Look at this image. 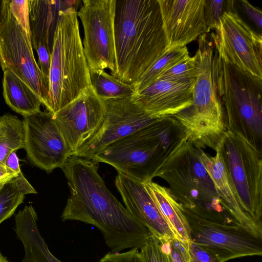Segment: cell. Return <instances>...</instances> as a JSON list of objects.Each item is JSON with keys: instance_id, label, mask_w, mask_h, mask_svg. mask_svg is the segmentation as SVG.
<instances>
[{"instance_id": "obj_33", "label": "cell", "mask_w": 262, "mask_h": 262, "mask_svg": "<svg viewBox=\"0 0 262 262\" xmlns=\"http://www.w3.org/2000/svg\"><path fill=\"white\" fill-rule=\"evenodd\" d=\"M98 262H145V261L139 249H130L122 253L108 252Z\"/></svg>"}, {"instance_id": "obj_36", "label": "cell", "mask_w": 262, "mask_h": 262, "mask_svg": "<svg viewBox=\"0 0 262 262\" xmlns=\"http://www.w3.org/2000/svg\"><path fill=\"white\" fill-rule=\"evenodd\" d=\"M243 11L260 30L262 28V12L246 0L239 1Z\"/></svg>"}, {"instance_id": "obj_25", "label": "cell", "mask_w": 262, "mask_h": 262, "mask_svg": "<svg viewBox=\"0 0 262 262\" xmlns=\"http://www.w3.org/2000/svg\"><path fill=\"white\" fill-rule=\"evenodd\" d=\"M91 86L102 101L132 96L134 86L121 81L104 70L89 68Z\"/></svg>"}, {"instance_id": "obj_41", "label": "cell", "mask_w": 262, "mask_h": 262, "mask_svg": "<svg viewBox=\"0 0 262 262\" xmlns=\"http://www.w3.org/2000/svg\"><path fill=\"white\" fill-rule=\"evenodd\" d=\"M52 262H62L55 256H53Z\"/></svg>"}, {"instance_id": "obj_22", "label": "cell", "mask_w": 262, "mask_h": 262, "mask_svg": "<svg viewBox=\"0 0 262 262\" xmlns=\"http://www.w3.org/2000/svg\"><path fill=\"white\" fill-rule=\"evenodd\" d=\"M144 183L174 238L188 245L190 241V228L181 205L168 188L152 180Z\"/></svg>"}, {"instance_id": "obj_9", "label": "cell", "mask_w": 262, "mask_h": 262, "mask_svg": "<svg viewBox=\"0 0 262 262\" xmlns=\"http://www.w3.org/2000/svg\"><path fill=\"white\" fill-rule=\"evenodd\" d=\"M182 209L189 226L190 241L206 248L223 262L244 256L262 255V235L238 223L209 220L182 206Z\"/></svg>"}, {"instance_id": "obj_8", "label": "cell", "mask_w": 262, "mask_h": 262, "mask_svg": "<svg viewBox=\"0 0 262 262\" xmlns=\"http://www.w3.org/2000/svg\"><path fill=\"white\" fill-rule=\"evenodd\" d=\"M217 150L242 209L262 227V153L242 136L228 130Z\"/></svg>"}, {"instance_id": "obj_38", "label": "cell", "mask_w": 262, "mask_h": 262, "mask_svg": "<svg viewBox=\"0 0 262 262\" xmlns=\"http://www.w3.org/2000/svg\"><path fill=\"white\" fill-rule=\"evenodd\" d=\"M5 165L17 174L21 171L19 164V160L15 151L11 152L6 158Z\"/></svg>"}, {"instance_id": "obj_10", "label": "cell", "mask_w": 262, "mask_h": 262, "mask_svg": "<svg viewBox=\"0 0 262 262\" xmlns=\"http://www.w3.org/2000/svg\"><path fill=\"white\" fill-rule=\"evenodd\" d=\"M115 0H83L77 12L83 28V51L89 68L116 73L114 44Z\"/></svg>"}, {"instance_id": "obj_26", "label": "cell", "mask_w": 262, "mask_h": 262, "mask_svg": "<svg viewBox=\"0 0 262 262\" xmlns=\"http://www.w3.org/2000/svg\"><path fill=\"white\" fill-rule=\"evenodd\" d=\"M25 140L23 120L9 114L0 117V164H4L11 152L24 148Z\"/></svg>"}, {"instance_id": "obj_15", "label": "cell", "mask_w": 262, "mask_h": 262, "mask_svg": "<svg viewBox=\"0 0 262 262\" xmlns=\"http://www.w3.org/2000/svg\"><path fill=\"white\" fill-rule=\"evenodd\" d=\"M104 112L103 101L90 85L54 114L55 122L73 156L97 129Z\"/></svg>"}, {"instance_id": "obj_7", "label": "cell", "mask_w": 262, "mask_h": 262, "mask_svg": "<svg viewBox=\"0 0 262 262\" xmlns=\"http://www.w3.org/2000/svg\"><path fill=\"white\" fill-rule=\"evenodd\" d=\"M195 83L192 105L172 116L181 125L186 139L201 149L215 151L226 132L223 112L212 82V61L214 49L207 33L198 37Z\"/></svg>"}, {"instance_id": "obj_16", "label": "cell", "mask_w": 262, "mask_h": 262, "mask_svg": "<svg viewBox=\"0 0 262 262\" xmlns=\"http://www.w3.org/2000/svg\"><path fill=\"white\" fill-rule=\"evenodd\" d=\"M168 51L181 48L209 32L204 0H158Z\"/></svg>"}, {"instance_id": "obj_18", "label": "cell", "mask_w": 262, "mask_h": 262, "mask_svg": "<svg viewBox=\"0 0 262 262\" xmlns=\"http://www.w3.org/2000/svg\"><path fill=\"white\" fill-rule=\"evenodd\" d=\"M115 185L127 210L151 234L165 242L175 238L144 183L118 172Z\"/></svg>"}, {"instance_id": "obj_12", "label": "cell", "mask_w": 262, "mask_h": 262, "mask_svg": "<svg viewBox=\"0 0 262 262\" xmlns=\"http://www.w3.org/2000/svg\"><path fill=\"white\" fill-rule=\"evenodd\" d=\"M0 63L28 85L48 108L49 79L40 70L35 60L30 39L10 11L0 27Z\"/></svg>"}, {"instance_id": "obj_32", "label": "cell", "mask_w": 262, "mask_h": 262, "mask_svg": "<svg viewBox=\"0 0 262 262\" xmlns=\"http://www.w3.org/2000/svg\"><path fill=\"white\" fill-rule=\"evenodd\" d=\"M189 262H223L206 248L190 241L188 244Z\"/></svg>"}, {"instance_id": "obj_5", "label": "cell", "mask_w": 262, "mask_h": 262, "mask_svg": "<svg viewBox=\"0 0 262 262\" xmlns=\"http://www.w3.org/2000/svg\"><path fill=\"white\" fill-rule=\"evenodd\" d=\"M200 149L185 140L155 177L164 179L179 204L194 214L214 221L232 222L234 219L225 208L201 161Z\"/></svg>"}, {"instance_id": "obj_35", "label": "cell", "mask_w": 262, "mask_h": 262, "mask_svg": "<svg viewBox=\"0 0 262 262\" xmlns=\"http://www.w3.org/2000/svg\"><path fill=\"white\" fill-rule=\"evenodd\" d=\"M34 49L36 51L38 56V66L42 74L49 79L51 54L47 48L41 43H38Z\"/></svg>"}, {"instance_id": "obj_19", "label": "cell", "mask_w": 262, "mask_h": 262, "mask_svg": "<svg viewBox=\"0 0 262 262\" xmlns=\"http://www.w3.org/2000/svg\"><path fill=\"white\" fill-rule=\"evenodd\" d=\"M214 156L200 149V159L211 179L215 189L225 208L241 225L262 235V227L251 220L242 209L230 181L219 150Z\"/></svg>"}, {"instance_id": "obj_11", "label": "cell", "mask_w": 262, "mask_h": 262, "mask_svg": "<svg viewBox=\"0 0 262 262\" xmlns=\"http://www.w3.org/2000/svg\"><path fill=\"white\" fill-rule=\"evenodd\" d=\"M233 2L223 13L212 34L220 55L239 69L262 80V36L233 10Z\"/></svg>"}, {"instance_id": "obj_2", "label": "cell", "mask_w": 262, "mask_h": 262, "mask_svg": "<svg viewBox=\"0 0 262 262\" xmlns=\"http://www.w3.org/2000/svg\"><path fill=\"white\" fill-rule=\"evenodd\" d=\"M115 77L133 85L168 51L158 0H115Z\"/></svg>"}, {"instance_id": "obj_39", "label": "cell", "mask_w": 262, "mask_h": 262, "mask_svg": "<svg viewBox=\"0 0 262 262\" xmlns=\"http://www.w3.org/2000/svg\"><path fill=\"white\" fill-rule=\"evenodd\" d=\"M9 12V0H0V27L6 20Z\"/></svg>"}, {"instance_id": "obj_31", "label": "cell", "mask_w": 262, "mask_h": 262, "mask_svg": "<svg viewBox=\"0 0 262 262\" xmlns=\"http://www.w3.org/2000/svg\"><path fill=\"white\" fill-rule=\"evenodd\" d=\"M10 11L28 37L31 39L29 1L9 0Z\"/></svg>"}, {"instance_id": "obj_37", "label": "cell", "mask_w": 262, "mask_h": 262, "mask_svg": "<svg viewBox=\"0 0 262 262\" xmlns=\"http://www.w3.org/2000/svg\"><path fill=\"white\" fill-rule=\"evenodd\" d=\"M17 176L16 172L6 167L5 164H0V190Z\"/></svg>"}, {"instance_id": "obj_6", "label": "cell", "mask_w": 262, "mask_h": 262, "mask_svg": "<svg viewBox=\"0 0 262 262\" xmlns=\"http://www.w3.org/2000/svg\"><path fill=\"white\" fill-rule=\"evenodd\" d=\"M62 11L55 31L49 74V112L56 113L91 85L77 10Z\"/></svg>"}, {"instance_id": "obj_17", "label": "cell", "mask_w": 262, "mask_h": 262, "mask_svg": "<svg viewBox=\"0 0 262 262\" xmlns=\"http://www.w3.org/2000/svg\"><path fill=\"white\" fill-rule=\"evenodd\" d=\"M195 83V79L178 81L159 79L135 93L132 100L154 117L172 116L192 105Z\"/></svg>"}, {"instance_id": "obj_4", "label": "cell", "mask_w": 262, "mask_h": 262, "mask_svg": "<svg viewBox=\"0 0 262 262\" xmlns=\"http://www.w3.org/2000/svg\"><path fill=\"white\" fill-rule=\"evenodd\" d=\"M214 51L213 86L226 130L242 136L262 153V80Z\"/></svg>"}, {"instance_id": "obj_30", "label": "cell", "mask_w": 262, "mask_h": 262, "mask_svg": "<svg viewBox=\"0 0 262 262\" xmlns=\"http://www.w3.org/2000/svg\"><path fill=\"white\" fill-rule=\"evenodd\" d=\"M204 18L208 30L217 29L223 13L226 10L231 1L204 0Z\"/></svg>"}, {"instance_id": "obj_21", "label": "cell", "mask_w": 262, "mask_h": 262, "mask_svg": "<svg viewBox=\"0 0 262 262\" xmlns=\"http://www.w3.org/2000/svg\"><path fill=\"white\" fill-rule=\"evenodd\" d=\"M37 220L32 205L26 206L15 215V231L25 250L23 262H52L54 255L39 232Z\"/></svg>"}, {"instance_id": "obj_28", "label": "cell", "mask_w": 262, "mask_h": 262, "mask_svg": "<svg viewBox=\"0 0 262 262\" xmlns=\"http://www.w3.org/2000/svg\"><path fill=\"white\" fill-rule=\"evenodd\" d=\"M145 262H172L167 242L151 234L140 250Z\"/></svg>"}, {"instance_id": "obj_3", "label": "cell", "mask_w": 262, "mask_h": 262, "mask_svg": "<svg viewBox=\"0 0 262 262\" xmlns=\"http://www.w3.org/2000/svg\"><path fill=\"white\" fill-rule=\"evenodd\" d=\"M180 123L172 116L160 118L115 141L91 160L105 163L140 182L151 181L164 162L186 140Z\"/></svg>"}, {"instance_id": "obj_14", "label": "cell", "mask_w": 262, "mask_h": 262, "mask_svg": "<svg viewBox=\"0 0 262 262\" xmlns=\"http://www.w3.org/2000/svg\"><path fill=\"white\" fill-rule=\"evenodd\" d=\"M50 112L39 111L24 116V148L30 161L47 172L62 168L72 152Z\"/></svg>"}, {"instance_id": "obj_27", "label": "cell", "mask_w": 262, "mask_h": 262, "mask_svg": "<svg viewBox=\"0 0 262 262\" xmlns=\"http://www.w3.org/2000/svg\"><path fill=\"white\" fill-rule=\"evenodd\" d=\"M189 56L186 46L168 50L134 85L135 93L155 82L165 72Z\"/></svg>"}, {"instance_id": "obj_23", "label": "cell", "mask_w": 262, "mask_h": 262, "mask_svg": "<svg viewBox=\"0 0 262 262\" xmlns=\"http://www.w3.org/2000/svg\"><path fill=\"white\" fill-rule=\"evenodd\" d=\"M3 89L6 103L15 112L26 116L40 111L39 96L9 70L4 71Z\"/></svg>"}, {"instance_id": "obj_29", "label": "cell", "mask_w": 262, "mask_h": 262, "mask_svg": "<svg viewBox=\"0 0 262 262\" xmlns=\"http://www.w3.org/2000/svg\"><path fill=\"white\" fill-rule=\"evenodd\" d=\"M195 58L188 56L161 76L159 79L169 81H185L195 79Z\"/></svg>"}, {"instance_id": "obj_24", "label": "cell", "mask_w": 262, "mask_h": 262, "mask_svg": "<svg viewBox=\"0 0 262 262\" xmlns=\"http://www.w3.org/2000/svg\"><path fill=\"white\" fill-rule=\"evenodd\" d=\"M30 193L37 191L20 171L0 190V224L14 214L25 195Z\"/></svg>"}, {"instance_id": "obj_40", "label": "cell", "mask_w": 262, "mask_h": 262, "mask_svg": "<svg viewBox=\"0 0 262 262\" xmlns=\"http://www.w3.org/2000/svg\"><path fill=\"white\" fill-rule=\"evenodd\" d=\"M0 262H10L0 252Z\"/></svg>"}, {"instance_id": "obj_13", "label": "cell", "mask_w": 262, "mask_h": 262, "mask_svg": "<svg viewBox=\"0 0 262 262\" xmlns=\"http://www.w3.org/2000/svg\"><path fill=\"white\" fill-rule=\"evenodd\" d=\"M105 112L99 126L74 155L89 160L105 148L154 122V117L132 100V96L103 101Z\"/></svg>"}, {"instance_id": "obj_1", "label": "cell", "mask_w": 262, "mask_h": 262, "mask_svg": "<svg viewBox=\"0 0 262 262\" xmlns=\"http://www.w3.org/2000/svg\"><path fill=\"white\" fill-rule=\"evenodd\" d=\"M62 169L70 191L61 215L63 222L78 221L95 226L113 252L143 247L150 231L106 187L96 162L72 156Z\"/></svg>"}, {"instance_id": "obj_20", "label": "cell", "mask_w": 262, "mask_h": 262, "mask_svg": "<svg viewBox=\"0 0 262 262\" xmlns=\"http://www.w3.org/2000/svg\"><path fill=\"white\" fill-rule=\"evenodd\" d=\"M81 2L29 0L32 47L41 43L51 54L55 31L62 11L71 7H79Z\"/></svg>"}, {"instance_id": "obj_34", "label": "cell", "mask_w": 262, "mask_h": 262, "mask_svg": "<svg viewBox=\"0 0 262 262\" xmlns=\"http://www.w3.org/2000/svg\"><path fill=\"white\" fill-rule=\"evenodd\" d=\"M172 262H189L188 245L176 238L167 242Z\"/></svg>"}]
</instances>
